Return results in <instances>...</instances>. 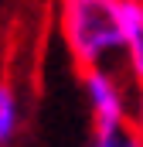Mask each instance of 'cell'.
Here are the masks:
<instances>
[{
  "mask_svg": "<svg viewBox=\"0 0 143 147\" xmlns=\"http://www.w3.org/2000/svg\"><path fill=\"white\" fill-rule=\"evenodd\" d=\"M58 24L82 72L112 69L126 58L123 0H58Z\"/></svg>",
  "mask_w": 143,
  "mask_h": 147,
  "instance_id": "obj_1",
  "label": "cell"
},
{
  "mask_svg": "<svg viewBox=\"0 0 143 147\" xmlns=\"http://www.w3.org/2000/svg\"><path fill=\"white\" fill-rule=\"evenodd\" d=\"M82 92L92 113V127H112L133 120V103L116 69H92L82 72Z\"/></svg>",
  "mask_w": 143,
  "mask_h": 147,
  "instance_id": "obj_2",
  "label": "cell"
},
{
  "mask_svg": "<svg viewBox=\"0 0 143 147\" xmlns=\"http://www.w3.org/2000/svg\"><path fill=\"white\" fill-rule=\"evenodd\" d=\"M123 28H126V72L133 82H143V0H123Z\"/></svg>",
  "mask_w": 143,
  "mask_h": 147,
  "instance_id": "obj_3",
  "label": "cell"
},
{
  "mask_svg": "<svg viewBox=\"0 0 143 147\" xmlns=\"http://www.w3.org/2000/svg\"><path fill=\"white\" fill-rule=\"evenodd\" d=\"M85 147H143V137L136 134L133 120H126L112 127H92V137Z\"/></svg>",
  "mask_w": 143,
  "mask_h": 147,
  "instance_id": "obj_4",
  "label": "cell"
},
{
  "mask_svg": "<svg viewBox=\"0 0 143 147\" xmlns=\"http://www.w3.org/2000/svg\"><path fill=\"white\" fill-rule=\"evenodd\" d=\"M17 127H21V103H17V92L10 82L0 79V147H7L17 137Z\"/></svg>",
  "mask_w": 143,
  "mask_h": 147,
  "instance_id": "obj_5",
  "label": "cell"
},
{
  "mask_svg": "<svg viewBox=\"0 0 143 147\" xmlns=\"http://www.w3.org/2000/svg\"><path fill=\"white\" fill-rule=\"evenodd\" d=\"M133 127H136V134L143 137V82L136 86V99H133Z\"/></svg>",
  "mask_w": 143,
  "mask_h": 147,
  "instance_id": "obj_6",
  "label": "cell"
}]
</instances>
